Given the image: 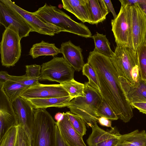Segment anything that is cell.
<instances>
[{"instance_id":"obj_11","label":"cell","mask_w":146,"mask_h":146,"mask_svg":"<svg viewBox=\"0 0 146 146\" xmlns=\"http://www.w3.org/2000/svg\"><path fill=\"white\" fill-rule=\"evenodd\" d=\"M12 103L17 125H21L24 129L31 143L34 110L26 100L20 96Z\"/></svg>"},{"instance_id":"obj_41","label":"cell","mask_w":146,"mask_h":146,"mask_svg":"<svg viewBox=\"0 0 146 146\" xmlns=\"http://www.w3.org/2000/svg\"><path fill=\"white\" fill-rule=\"evenodd\" d=\"M139 7L146 16V4L143 2V0H140V2L138 3Z\"/></svg>"},{"instance_id":"obj_22","label":"cell","mask_w":146,"mask_h":146,"mask_svg":"<svg viewBox=\"0 0 146 146\" xmlns=\"http://www.w3.org/2000/svg\"><path fill=\"white\" fill-rule=\"evenodd\" d=\"M116 146H146V132L138 129L121 135Z\"/></svg>"},{"instance_id":"obj_16","label":"cell","mask_w":146,"mask_h":146,"mask_svg":"<svg viewBox=\"0 0 146 146\" xmlns=\"http://www.w3.org/2000/svg\"><path fill=\"white\" fill-rule=\"evenodd\" d=\"M119 81L125 94L130 103L146 102V80L140 78L131 84L125 78L119 76Z\"/></svg>"},{"instance_id":"obj_42","label":"cell","mask_w":146,"mask_h":146,"mask_svg":"<svg viewBox=\"0 0 146 146\" xmlns=\"http://www.w3.org/2000/svg\"><path fill=\"white\" fill-rule=\"evenodd\" d=\"M144 42L145 44H146V34L145 36V39H144Z\"/></svg>"},{"instance_id":"obj_28","label":"cell","mask_w":146,"mask_h":146,"mask_svg":"<svg viewBox=\"0 0 146 146\" xmlns=\"http://www.w3.org/2000/svg\"><path fill=\"white\" fill-rule=\"evenodd\" d=\"M136 52L141 78L146 80V44L145 42Z\"/></svg>"},{"instance_id":"obj_12","label":"cell","mask_w":146,"mask_h":146,"mask_svg":"<svg viewBox=\"0 0 146 146\" xmlns=\"http://www.w3.org/2000/svg\"><path fill=\"white\" fill-rule=\"evenodd\" d=\"M0 23L5 29L12 27L21 39L28 36L32 32V29L21 17L0 1Z\"/></svg>"},{"instance_id":"obj_1","label":"cell","mask_w":146,"mask_h":146,"mask_svg":"<svg viewBox=\"0 0 146 146\" xmlns=\"http://www.w3.org/2000/svg\"><path fill=\"white\" fill-rule=\"evenodd\" d=\"M87 63L92 67L98 81L99 93L118 119L129 121L133 117V109L122 88L119 74L110 58L94 50L90 52Z\"/></svg>"},{"instance_id":"obj_4","label":"cell","mask_w":146,"mask_h":146,"mask_svg":"<svg viewBox=\"0 0 146 146\" xmlns=\"http://www.w3.org/2000/svg\"><path fill=\"white\" fill-rule=\"evenodd\" d=\"M110 58L119 76L131 84L137 82L141 78L137 54L132 48L117 45L113 55Z\"/></svg>"},{"instance_id":"obj_21","label":"cell","mask_w":146,"mask_h":146,"mask_svg":"<svg viewBox=\"0 0 146 146\" xmlns=\"http://www.w3.org/2000/svg\"><path fill=\"white\" fill-rule=\"evenodd\" d=\"M73 99L70 96L60 98H34L26 100L34 109H46L50 107H67Z\"/></svg>"},{"instance_id":"obj_3","label":"cell","mask_w":146,"mask_h":146,"mask_svg":"<svg viewBox=\"0 0 146 146\" xmlns=\"http://www.w3.org/2000/svg\"><path fill=\"white\" fill-rule=\"evenodd\" d=\"M56 123L45 109L34 110L31 146H54Z\"/></svg>"},{"instance_id":"obj_33","label":"cell","mask_w":146,"mask_h":146,"mask_svg":"<svg viewBox=\"0 0 146 146\" xmlns=\"http://www.w3.org/2000/svg\"><path fill=\"white\" fill-rule=\"evenodd\" d=\"M14 146H31L27 133L20 125L17 126V134Z\"/></svg>"},{"instance_id":"obj_25","label":"cell","mask_w":146,"mask_h":146,"mask_svg":"<svg viewBox=\"0 0 146 146\" xmlns=\"http://www.w3.org/2000/svg\"><path fill=\"white\" fill-rule=\"evenodd\" d=\"M92 38L95 44L94 50L110 58L112 57L114 52L111 48L110 43L106 35L96 32V34L92 36Z\"/></svg>"},{"instance_id":"obj_2","label":"cell","mask_w":146,"mask_h":146,"mask_svg":"<svg viewBox=\"0 0 146 146\" xmlns=\"http://www.w3.org/2000/svg\"><path fill=\"white\" fill-rule=\"evenodd\" d=\"M84 85V96L72 99L67 107L71 112L81 118L88 126L92 128L97 123L99 117L96 111L103 100L99 91L88 82Z\"/></svg>"},{"instance_id":"obj_43","label":"cell","mask_w":146,"mask_h":146,"mask_svg":"<svg viewBox=\"0 0 146 146\" xmlns=\"http://www.w3.org/2000/svg\"><path fill=\"white\" fill-rule=\"evenodd\" d=\"M143 2L146 4V0H143Z\"/></svg>"},{"instance_id":"obj_7","label":"cell","mask_w":146,"mask_h":146,"mask_svg":"<svg viewBox=\"0 0 146 146\" xmlns=\"http://www.w3.org/2000/svg\"><path fill=\"white\" fill-rule=\"evenodd\" d=\"M21 38L18 32L11 26L5 29L0 42L1 61L7 67L14 66L20 59L21 52Z\"/></svg>"},{"instance_id":"obj_36","label":"cell","mask_w":146,"mask_h":146,"mask_svg":"<svg viewBox=\"0 0 146 146\" xmlns=\"http://www.w3.org/2000/svg\"><path fill=\"white\" fill-rule=\"evenodd\" d=\"M133 108L137 109L140 112L146 114V102H134L131 104Z\"/></svg>"},{"instance_id":"obj_31","label":"cell","mask_w":146,"mask_h":146,"mask_svg":"<svg viewBox=\"0 0 146 146\" xmlns=\"http://www.w3.org/2000/svg\"><path fill=\"white\" fill-rule=\"evenodd\" d=\"M17 134V126L9 128L0 139V146H14Z\"/></svg>"},{"instance_id":"obj_9","label":"cell","mask_w":146,"mask_h":146,"mask_svg":"<svg viewBox=\"0 0 146 146\" xmlns=\"http://www.w3.org/2000/svg\"><path fill=\"white\" fill-rule=\"evenodd\" d=\"M21 17L29 26L33 32L50 36H54L61 32H64L62 29L55 26L46 23L35 15L21 8L10 0H0Z\"/></svg>"},{"instance_id":"obj_15","label":"cell","mask_w":146,"mask_h":146,"mask_svg":"<svg viewBox=\"0 0 146 146\" xmlns=\"http://www.w3.org/2000/svg\"><path fill=\"white\" fill-rule=\"evenodd\" d=\"M17 120L12 103L2 89L0 91V139L7 130L17 126Z\"/></svg>"},{"instance_id":"obj_38","label":"cell","mask_w":146,"mask_h":146,"mask_svg":"<svg viewBox=\"0 0 146 146\" xmlns=\"http://www.w3.org/2000/svg\"><path fill=\"white\" fill-rule=\"evenodd\" d=\"M9 75L6 71H1L0 72V87L8 80H9Z\"/></svg>"},{"instance_id":"obj_14","label":"cell","mask_w":146,"mask_h":146,"mask_svg":"<svg viewBox=\"0 0 146 146\" xmlns=\"http://www.w3.org/2000/svg\"><path fill=\"white\" fill-rule=\"evenodd\" d=\"M92 128V133L86 141L88 146H116L121 135L117 128L106 131L97 123Z\"/></svg>"},{"instance_id":"obj_30","label":"cell","mask_w":146,"mask_h":146,"mask_svg":"<svg viewBox=\"0 0 146 146\" xmlns=\"http://www.w3.org/2000/svg\"><path fill=\"white\" fill-rule=\"evenodd\" d=\"M82 70L83 75L88 78L90 85L99 91L100 87L98 81L95 71L92 66L87 62L84 64Z\"/></svg>"},{"instance_id":"obj_18","label":"cell","mask_w":146,"mask_h":146,"mask_svg":"<svg viewBox=\"0 0 146 146\" xmlns=\"http://www.w3.org/2000/svg\"><path fill=\"white\" fill-rule=\"evenodd\" d=\"M61 135L64 141L69 146H87L80 135L73 128L66 113H64L63 119L56 122Z\"/></svg>"},{"instance_id":"obj_5","label":"cell","mask_w":146,"mask_h":146,"mask_svg":"<svg viewBox=\"0 0 146 146\" xmlns=\"http://www.w3.org/2000/svg\"><path fill=\"white\" fill-rule=\"evenodd\" d=\"M33 13L44 22L61 28L64 32L78 35L82 30V23L73 20L56 7L45 3L43 6Z\"/></svg>"},{"instance_id":"obj_32","label":"cell","mask_w":146,"mask_h":146,"mask_svg":"<svg viewBox=\"0 0 146 146\" xmlns=\"http://www.w3.org/2000/svg\"><path fill=\"white\" fill-rule=\"evenodd\" d=\"M9 80L14 81L22 84L31 87L39 84L40 80H42L40 78H33L28 77L25 74L22 76H13L9 75Z\"/></svg>"},{"instance_id":"obj_24","label":"cell","mask_w":146,"mask_h":146,"mask_svg":"<svg viewBox=\"0 0 146 146\" xmlns=\"http://www.w3.org/2000/svg\"><path fill=\"white\" fill-rule=\"evenodd\" d=\"M29 87L15 81L9 80L0 87V88L3 90L12 103Z\"/></svg>"},{"instance_id":"obj_19","label":"cell","mask_w":146,"mask_h":146,"mask_svg":"<svg viewBox=\"0 0 146 146\" xmlns=\"http://www.w3.org/2000/svg\"><path fill=\"white\" fill-rule=\"evenodd\" d=\"M63 8L71 13L83 23L91 24L86 0H62Z\"/></svg>"},{"instance_id":"obj_6","label":"cell","mask_w":146,"mask_h":146,"mask_svg":"<svg viewBox=\"0 0 146 146\" xmlns=\"http://www.w3.org/2000/svg\"><path fill=\"white\" fill-rule=\"evenodd\" d=\"M121 6L116 17L112 19V31L117 45L133 49L131 7V4H125L121 0Z\"/></svg>"},{"instance_id":"obj_40","label":"cell","mask_w":146,"mask_h":146,"mask_svg":"<svg viewBox=\"0 0 146 146\" xmlns=\"http://www.w3.org/2000/svg\"><path fill=\"white\" fill-rule=\"evenodd\" d=\"M64 115V112L61 113L58 112L54 116V118L57 121L56 122H59L63 119Z\"/></svg>"},{"instance_id":"obj_26","label":"cell","mask_w":146,"mask_h":146,"mask_svg":"<svg viewBox=\"0 0 146 146\" xmlns=\"http://www.w3.org/2000/svg\"><path fill=\"white\" fill-rule=\"evenodd\" d=\"M60 84L73 99L84 96V84L78 82L74 79Z\"/></svg>"},{"instance_id":"obj_10","label":"cell","mask_w":146,"mask_h":146,"mask_svg":"<svg viewBox=\"0 0 146 146\" xmlns=\"http://www.w3.org/2000/svg\"><path fill=\"white\" fill-rule=\"evenodd\" d=\"M131 12L133 49L137 52L145 42L146 16L138 3L131 5Z\"/></svg>"},{"instance_id":"obj_23","label":"cell","mask_w":146,"mask_h":146,"mask_svg":"<svg viewBox=\"0 0 146 146\" xmlns=\"http://www.w3.org/2000/svg\"><path fill=\"white\" fill-rule=\"evenodd\" d=\"M60 53V48L57 47L54 43H49L43 40L34 44L29 53L33 59L42 56H54Z\"/></svg>"},{"instance_id":"obj_37","label":"cell","mask_w":146,"mask_h":146,"mask_svg":"<svg viewBox=\"0 0 146 146\" xmlns=\"http://www.w3.org/2000/svg\"><path fill=\"white\" fill-rule=\"evenodd\" d=\"M98 122L102 126L110 127L111 128L112 127L111 121L105 117H99L98 119Z\"/></svg>"},{"instance_id":"obj_39","label":"cell","mask_w":146,"mask_h":146,"mask_svg":"<svg viewBox=\"0 0 146 146\" xmlns=\"http://www.w3.org/2000/svg\"><path fill=\"white\" fill-rule=\"evenodd\" d=\"M104 1L108 12H111L113 15V19H115L117 17V15L115 12L111 1L110 0H104Z\"/></svg>"},{"instance_id":"obj_34","label":"cell","mask_w":146,"mask_h":146,"mask_svg":"<svg viewBox=\"0 0 146 146\" xmlns=\"http://www.w3.org/2000/svg\"><path fill=\"white\" fill-rule=\"evenodd\" d=\"M25 75L28 77L33 78H40L41 66L40 65L34 64L26 65Z\"/></svg>"},{"instance_id":"obj_17","label":"cell","mask_w":146,"mask_h":146,"mask_svg":"<svg viewBox=\"0 0 146 146\" xmlns=\"http://www.w3.org/2000/svg\"><path fill=\"white\" fill-rule=\"evenodd\" d=\"M60 49L65 60L75 70L79 72L82 70L85 64L80 46H76L69 40L62 43Z\"/></svg>"},{"instance_id":"obj_20","label":"cell","mask_w":146,"mask_h":146,"mask_svg":"<svg viewBox=\"0 0 146 146\" xmlns=\"http://www.w3.org/2000/svg\"><path fill=\"white\" fill-rule=\"evenodd\" d=\"M91 24H97L104 21L109 12L104 0H86Z\"/></svg>"},{"instance_id":"obj_13","label":"cell","mask_w":146,"mask_h":146,"mask_svg":"<svg viewBox=\"0 0 146 146\" xmlns=\"http://www.w3.org/2000/svg\"><path fill=\"white\" fill-rule=\"evenodd\" d=\"M69 96L60 84H39L30 87L20 97L26 100L34 98H60Z\"/></svg>"},{"instance_id":"obj_27","label":"cell","mask_w":146,"mask_h":146,"mask_svg":"<svg viewBox=\"0 0 146 146\" xmlns=\"http://www.w3.org/2000/svg\"><path fill=\"white\" fill-rule=\"evenodd\" d=\"M66 113L75 130L82 136L86 134L87 129L84 121L79 116L70 111H67Z\"/></svg>"},{"instance_id":"obj_29","label":"cell","mask_w":146,"mask_h":146,"mask_svg":"<svg viewBox=\"0 0 146 146\" xmlns=\"http://www.w3.org/2000/svg\"><path fill=\"white\" fill-rule=\"evenodd\" d=\"M96 113L99 117H104L111 120H116L118 119L113 110L104 100L97 110Z\"/></svg>"},{"instance_id":"obj_8","label":"cell","mask_w":146,"mask_h":146,"mask_svg":"<svg viewBox=\"0 0 146 146\" xmlns=\"http://www.w3.org/2000/svg\"><path fill=\"white\" fill-rule=\"evenodd\" d=\"M42 80L56 82L61 84L74 79L75 70L63 57H54L41 65Z\"/></svg>"},{"instance_id":"obj_35","label":"cell","mask_w":146,"mask_h":146,"mask_svg":"<svg viewBox=\"0 0 146 146\" xmlns=\"http://www.w3.org/2000/svg\"><path fill=\"white\" fill-rule=\"evenodd\" d=\"M54 146H69L62 138L56 123L55 125V140Z\"/></svg>"}]
</instances>
